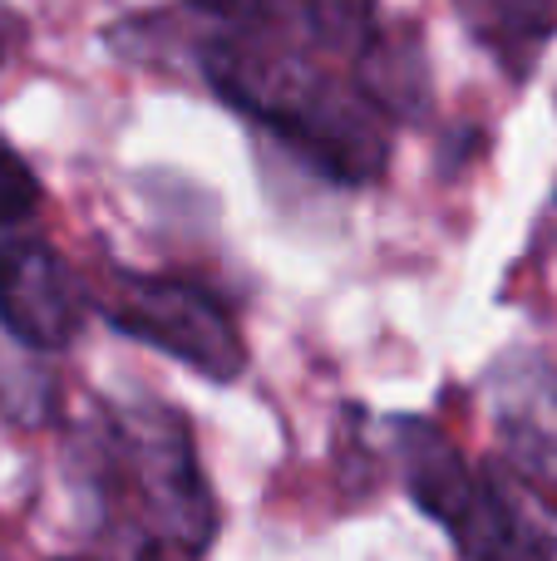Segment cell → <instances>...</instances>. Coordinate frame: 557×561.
Masks as SVG:
<instances>
[{
    "label": "cell",
    "instance_id": "3",
    "mask_svg": "<svg viewBox=\"0 0 557 561\" xmlns=\"http://www.w3.org/2000/svg\"><path fill=\"white\" fill-rule=\"evenodd\" d=\"M390 458L410 503L450 533L464 561H557V542L523 513L499 468L469 463L434 419H395Z\"/></svg>",
    "mask_w": 557,
    "mask_h": 561
},
{
    "label": "cell",
    "instance_id": "6",
    "mask_svg": "<svg viewBox=\"0 0 557 561\" xmlns=\"http://www.w3.org/2000/svg\"><path fill=\"white\" fill-rule=\"evenodd\" d=\"M94 316V290L45 237H0V330L15 345L59 355Z\"/></svg>",
    "mask_w": 557,
    "mask_h": 561
},
{
    "label": "cell",
    "instance_id": "8",
    "mask_svg": "<svg viewBox=\"0 0 557 561\" xmlns=\"http://www.w3.org/2000/svg\"><path fill=\"white\" fill-rule=\"evenodd\" d=\"M450 5L509 84H528L557 39V0H450Z\"/></svg>",
    "mask_w": 557,
    "mask_h": 561
},
{
    "label": "cell",
    "instance_id": "5",
    "mask_svg": "<svg viewBox=\"0 0 557 561\" xmlns=\"http://www.w3.org/2000/svg\"><path fill=\"white\" fill-rule=\"evenodd\" d=\"M484 399L513 483L557 513V359L543 350H509L484 375Z\"/></svg>",
    "mask_w": 557,
    "mask_h": 561
},
{
    "label": "cell",
    "instance_id": "4",
    "mask_svg": "<svg viewBox=\"0 0 557 561\" xmlns=\"http://www.w3.org/2000/svg\"><path fill=\"white\" fill-rule=\"evenodd\" d=\"M94 310L118 335L197 369L207 385H237L247 375V340L232 306L193 276L104 266Z\"/></svg>",
    "mask_w": 557,
    "mask_h": 561
},
{
    "label": "cell",
    "instance_id": "1",
    "mask_svg": "<svg viewBox=\"0 0 557 561\" xmlns=\"http://www.w3.org/2000/svg\"><path fill=\"white\" fill-rule=\"evenodd\" d=\"M321 45L286 25H223L197 45L203 84L257 128L311 163L326 183L375 187L390 173L395 124L380 114L351 65L336 69Z\"/></svg>",
    "mask_w": 557,
    "mask_h": 561
},
{
    "label": "cell",
    "instance_id": "10",
    "mask_svg": "<svg viewBox=\"0 0 557 561\" xmlns=\"http://www.w3.org/2000/svg\"><path fill=\"white\" fill-rule=\"evenodd\" d=\"M39 197H45V187H39L35 168H30L25 153L0 134V232H5V227L30 222L35 207H39Z\"/></svg>",
    "mask_w": 557,
    "mask_h": 561
},
{
    "label": "cell",
    "instance_id": "2",
    "mask_svg": "<svg viewBox=\"0 0 557 561\" xmlns=\"http://www.w3.org/2000/svg\"><path fill=\"white\" fill-rule=\"evenodd\" d=\"M99 488L134 527L138 561H203L217 542V497L178 404H118L99 428Z\"/></svg>",
    "mask_w": 557,
    "mask_h": 561
},
{
    "label": "cell",
    "instance_id": "11",
    "mask_svg": "<svg viewBox=\"0 0 557 561\" xmlns=\"http://www.w3.org/2000/svg\"><path fill=\"white\" fill-rule=\"evenodd\" d=\"M25 15H20L10 0H0V65H10V59L25 49Z\"/></svg>",
    "mask_w": 557,
    "mask_h": 561
},
{
    "label": "cell",
    "instance_id": "9",
    "mask_svg": "<svg viewBox=\"0 0 557 561\" xmlns=\"http://www.w3.org/2000/svg\"><path fill=\"white\" fill-rule=\"evenodd\" d=\"M292 5L306 39L341 59H351L380 25V0H292Z\"/></svg>",
    "mask_w": 557,
    "mask_h": 561
},
{
    "label": "cell",
    "instance_id": "7",
    "mask_svg": "<svg viewBox=\"0 0 557 561\" xmlns=\"http://www.w3.org/2000/svg\"><path fill=\"white\" fill-rule=\"evenodd\" d=\"M345 65L390 124H414L430 114V59H424V39L410 20H380Z\"/></svg>",
    "mask_w": 557,
    "mask_h": 561
},
{
    "label": "cell",
    "instance_id": "12",
    "mask_svg": "<svg viewBox=\"0 0 557 561\" xmlns=\"http://www.w3.org/2000/svg\"><path fill=\"white\" fill-rule=\"evenodd\" d=\"M55 561H104V557H55Z\"/></svg>",
    "mask_w": 557,
    "mask_h": 561
},
{
    "label": "cell",
    "instance_id": "13",
    "mask_svg": "<svg viewBox=\"0 0 557 561\" xmlns=\"http://www.w3.org/2000/svg\"><path fill=\"white\" fill-rule=\"evenodd\" d=\"M553 217H557V213H553ZM553 232H557V222H553Z\"/></svg>",
    "mask_w": 557,
    "mask_h": 561
}]
</instances>
